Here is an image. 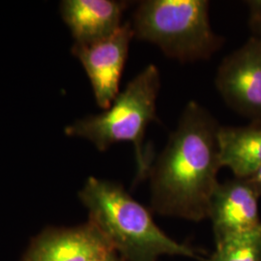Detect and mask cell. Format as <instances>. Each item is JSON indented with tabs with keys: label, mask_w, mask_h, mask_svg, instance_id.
<instances>
[{
	"label": "cell",
	"mask_w": 261,
	"mask_h": 261,
	"mask_svg": "<svg viewBox=\"0 0 261 261\" xmlns=\"http://www.w3.org/2000/svg\"><path fill=\"white\" fill-rule=\"evenodd\" d=\"M220 127L204 107L196 101L187 103L175 130L150 168L155 212L191 222L207 219L222 168Z\"/></svg>",
	"instance_id": "1"
},
{
	"label": "cell",
	"mask_w": 261,
	"mask_h": 261,
	"mask_svg": "<svg viewBox=\"0 0 261 261\" xmlns=\"http://www.w3.org/2000/svg\"><path fill=\"white\" fill-rule=\"evenodd\" d=\"M79 197L88 211V221L122 260L158 261L164 255L198 257L196 250L164 232L149 210L121 184L89 177Z\"/></svg>",
	"instance_id": "2"
},
{
	"label": "cell",
	"mask_w": 261,
	"mask_h": 261,
	"mask_svg": "<svg viewBox=\"0 0 261 261\" xmlns=\"http://www.w3.org/2000/svg\"><path fill=\"white\" fill-rule=\"evenodd\" d=\"M160 87L158 67L149 64L119 92L109 109L75 120L66 127L65 134L68 137L90 141L100 152L107 151L118 142H130L137 160L136 181H142L148 177L154 161L144 139L150 124L159 121L157 99Z\"/></svg>",
	"instance_id": "3"
},
{
	"label": "cell",
	"mask_w": 261,
	"mask_h": 261,
	"mask_svg": "<svg viewBox=\"0 0 261 261\" xmlns=\"http://www.w3.org/2000/svg\"><path fill=\"white\" fill-rule=\"evenodd\" d=\"M209 6L207 0L140 1L130 20L135 37L180 62L209 59L224 41L211 28Z\"/></svg>",
	"instance_id": "4"
},
{
	"label": "cell",
	"mask_w": 261,
	"mask_h": 261,
	"mask_svg": "<svg viewBox=\"0 0 261 261\" xmlns=\"http://www.w3.org/2000/svg\"><path fill=\"white\" fill-rule=\"evenodd\" d=\"M215 84L228 107L261 123V39L252 36L224 57Z\"/></svg>",
	"instance_id": "5"
},
{
	"label": "cell",
	"mask_w": 261,
	"mask_h": 261,
	"mask_svg": "<svg viewBox=\"0 0 261 261\" xmlns=\"http://www.w3.org/2000/svg\"><path fill=\"white\" fill-rule=\"evenodd\" d=\"M135 33L130 21L114 34L92 44H74L72 54L81 62L92 86L97 105L107 110L119 94V84Z\"/></svg>",
	"instance_id": "6"
},
{
	"label": "cell",
	"mask_w": 261,
	"mask_h": 261,
	"mask_svg": "<svg viewBox=\"0 0 261 261\" xmlns=\"http://www.w3.org/2000/svg\"><path fill=\"white\" fill-rule=\"evenodd\" d=\"M259 197L246 178L219 182L207 217L212 223L216 245L253 230L261 224Z\"/></svg>",
	"instance_id": "7"
},
{
	"label": "cell",
	"mask_w": 261,
	"mask_h": 261,
	"mask_svg": "<svg viewBox=\"0 0 261 261\" xmlns=\"http://www.w3.org/2000/svg\"><path fill=\"white\" fill-rule=\"evenodd\" d=\"M114 252L89 221L67 228H49L36 237L22 261H93Z\"/></svg>",
	"instance_id": "8"
},
{
	"label": "cell",
	"mask_w": 261,
	"mask_h": 261,
	"mask_svg": "<svg viewBox=\"0 0 261 261\" xmlns=\"http://www.w3.org/2000/svg\"><path fill=\"white\" fill-rule=\"evenodd\" d=\"M130 5L129 1L120 0H64L60 13L75 44L85 45L114 34Z\"/></svg>",
	"instance_id": "9"
},
{
	"label": "cell",
	"mask_w": 261,
	"mask_h": 261,
	"mask_svg": "<svg viewBox=\"0 0 261 261\" xmlns=\"http://www.w3.org/2000/svg\"><path fill=\"white\" fill-rule=\"evenodd\" d=\"M218 139L222 168H229L235 177H250L261 168V123L221 126Z\"/></svg>",
	"instance_id": "10"
},
{
	"label": "cell",
	"mask_w": 261,
	"mask_h": 261,
	"mask_svg": "<svg viewBox=\"0 0 261 261\" xmlns=\"http://www.w3.org/2000/svg\"><path fill=\"white\" fill-rule=\"evenodd\" d=\"M209 261H261V224L253 230L216 245Z\"/></svg>",
	"instance_id": "11"
},
{
	"label": "cell",
	"mask_w": 261,
	"mask_h": 261,
	"mask_svg": "<svg viewBox=\"0 0 261 261\" xmlns=\"http://www.w3.org/2000/svg\"><path fill=\"white\" fill-rule=\"evenodd\" d=\"M248 6L250 9L249 23L253 36L261 39V0L249 1Z\"/></svg>",
	"instance_id": "12"
},
{
	"label": "cell",
	"mask_w": 261,
	"mask_h": 261,
	"mask_svg": "<svg viewBox=\"0 0 261 261\" xmlns=\"http://www.w3.org/2000/svg\"><path fill=\"white\" fill-rule=\"evenodd\" d=\"M246 179H248L251 182V184L261 196V168H258L254 173H252L250 177Z\"/></svg>",
	"instance_id": "13"
},
{
	"label": "cell",
	"mask_w": 261,
	"mask_h": 261,
	"mask_svg": "<svg viewBox=\"0 0 261 261\" xmlns=\"http://www.w3.org/2000/svg\"><path fill=\"white\" fill-rule=\"evenodd\" d=\"M93 261H123L121 257L116 253L115 252H110L107 255H105L101 258H98L96 260Z\"/></svg>",
	"instance_id": "14"
}]
</instances>
